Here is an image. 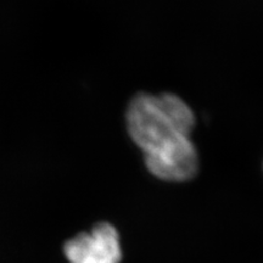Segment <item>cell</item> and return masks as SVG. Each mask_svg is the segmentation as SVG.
<instances>
[{
    "mask_svg": "<svg viewBox=\"0 0 263 263\" xmlns=\"http://www.w3.org/2000/svg\"><path fill=\"white\" fill-rule=\"evenodd\" d=\"M147 170L168 182L192 179L199 168V157L189 136H179L145 154Z\"/></svg>",
    "mask_w": 263,
    "mask_h": 263,
    "instance_id": "2",
    "label": "cell"
},
{
    "mask_svg": "<svg viewBox=\"0 0 263 263\" xmlns=\"http://www.w3.org/2000/svg\"><path fill=\"white\" fill-rule=\"evenodd\" d=\"M195 117L185 101L174 94H138L127 110V128L144 154L179 136H189Z\"/></svg>",
    "mask_w": 263,
    "mask_h": 263,
    "instance_id": "1",
    "label": "cell"
},
{
    "mask_svg": "<svg viewBox=\"0 0 263 263\" xmlns=\"http://www.w3.org/2000/svg\"><path fill=\"white\" fill-rule=\"evenodd\" d=\"M64 251L71 263H120L122 258L120 236L110 223H100L68 240Z\"/></svg>",
    "mask_w": 263,
    "mask_h": 263,
    "instance_id": "3",
    "label": "cell"
}]
</instances>
